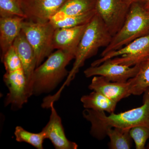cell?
Listing matches in <instances>:
<instances>
[{
	"mask_svg": "<svg viewBox=\"0 0 149 149\" xmlns=\"http://www.w3.org/2000/svg\"><path fill=\"white\" fill-rule=\"evenodd\" d=\"M141 106L119 113H110L90 109L83 110V117L91 124V134L99 140L107 136V130L118 127L130 129L136 126L149 128V88L143 93Z\"/></svg>",
	"mask_w": 149,
	"mask_h": 149,
	"instance_id": "cell-1",
	"label": "cell"
},
{
	"mask_svg": "<svg viewBox=\"0 0 149 149\" xmlns=\"http://www.w3.org/2000/svg\"><path fill=\"white\" fill-rule=\"evenodd\" d=\"M112 36L102 19L97 13L88 22L85 32L77 46L74 61L69 71L64 85H69L74 79L85 61L95 55L99 49L109 45Z\"/></svg>",
	"mask_w": 149,
	"mask_h": 149,
	"instance_id": "cell-2",
	"label": "cell"
},
{
	"mask_svg": "<svg viewBox=\"0 0 149 149\" xmlns=\"http://www.w3.org/2000/svg\"><path fill=\"white\" fill-rule=\"evenodd\" d=\"M74 54L57 50L36 68L32 77V94L39 96L54 90L68 75L66 67L74 59Z\"/></svg>",
	"mask_w": 149,
	"mask_h": 149,
	"instance_id": "cell-3",
	"label": "cell"
},
{
	"mask_svg": "<svg viewBox=\"0 0 149 149\" xmlns=\"http://www.w3.org/2000/svg\"><path fill=\"white\" fill-rule=\"evenodd\" d=\"M142 3H133L122 27L112 37L101 57L123 47L136 39L149 35V12Z\"/></svg>",
	"mask_w": 149,
	"mask_h": 149,
	"instance_id": "cell-4",
	"label": "cell"
},
{
	"mask_svg": "<svg viewBox=\"0 0 149 149\" xmlns=\"http://www.w3.org/2000/svg\"><path fill=\"white\" fill-rule=\"evenodd\" d=\"M55 29L49 21L40 22L25 19L22 22V30L34 49L37 67L52 53L53 38Z\"/></svg>",
	"mask_w": 149,
	"mask_h": 149,
	"instance_id": "cell-5",
	"label": "cell"
},
{
	"mask_svg": "<svg viewBox=\"0 0 149 149\" xmlns=\"http://www.w3.org/2000/svg\"><path fill=\"white\" fill-rule=\"evenodd\" d=\"M149 54V35L140 37L120 48L107 54L93 62L91 66L101 64L106 61L117 64L133 66Z\"/></svg>",
	"mask_w": 149,
	"mask_h": 149,
	"instance_id": "cell-6",
	"label": "cell"
},
{
	"mask_svg": "<svg viewBox=\"0 0 149 149\" xmlns=\"http://www.w3.org/2000/svg\"><path fill=\"white\" fill-rule=\"evenodd\" d=\"M132 3L129 0L96 1V13L102 19L112 37L122 27Z\"/></svg>",
	"mask_w": 149,
	"mask_h": 149,
	"instance_id": "cell-7",
	"label": "cell"
},
{
	"mask_svg": "<svg viewBox=\"0 0 149 149\" xmlns=\"http://www.w3.org/2000/svg\"><path fill=\"white\" fill-rule=\"evenodd\" d=\"M3 79L8 90L5 106L10 105L13 110L20 109L33 95L23 69L6 72Z\"/></svg>",
	"mask_w": 149,
	"mask_h": 149,
	"instance_id": "cell-8",
	"label": "cell"
},
{
	"mask_svg": "<svg viewBox=\"0 0 149 149\" xmlns=\"http://www.w3.org/2000/svg\"><path fill=\"white\" fill-rule=\"evenodd\" d=\"M138 63L133 66L117 64L106 61L97 66H91L84 71L85 77L102 76L107 80L113 82L125 83L134 77L139 70Z\"/></svg>",
	"mask_w": 149,
	"mask_h": 149,
	"instance_id": "cell-9",
	"label": "cell"
},
{
	"mask_svg": "<svg viewBox=\"0 0 149 149\" xmlns=\"http://www.w3.org/2000/svg\"><path fill=\"white\" fill-rule=\"evenodd\" d=\"M67 0H22L26 19L46 22L58 11Z\"/></svg>",
	"mask_w": 149,
	"mask_h": 149,
	"instance_id": "cell-10",
	"label": "cell"
},
{
	"mask_svg": "<svg viewBox=\"0 0 149 149\" xmlns=\"http://www.w3.org/2000/svg\"><path fill=\"white\" fill-rule=\"evenodd\" d=\"M51 104V113L49 120L42 131L46 139H49L56 149H77V143L67 139L62 123L61 118L58 114L53 105Z\"/></svg>",
	"mask_w": 149,
	"mask_h": 149,
	"instance_id": "cell-11",
	"label": "cell"
},
{
	"mask_svg": "<svg viewBox=\"0 0 149 149\" xmlns=\"http://www.w3.org/2000/svg\"><path fill=\"white\" fill-rule=\"evenodd\" d=\"M13 46L18 54L28 85L32 92V77L37 68V61L34 49L22 30L15 40Z\"/></svg>",
	"mask_w": 149,
	"mask_h": 149,
	"instance_id": "cell-12",
	"label": "cell"
},
{
	"mask_svg": "<svg viewBox=\"0 0 149 149\" xmlns=\"http://www.w3.org/2000/svg\"><path fill=\"white\" fill-rule=\"evenodd\" d=\"M88 88L101 93L116 103L131 95L128 81L125 83L111 82L101 76H94Z\"/></svg>",
	"mask_w": 149,
	"mask_h": 149,
	"instance_id": "cell-13",
	"label": "cell"
},
{
	"mask_svg": "<svg viewBox=\"0 0 149 149\" xmlns=\"http://www.w3.org/2000/svg\"><path fill=\"white\" fill-rule=\"evenodd\" d=\"M88 24L69 28L56 29L53 38L54 49L67 51L75 55Z\"/></svg>",
	"mask_w": 149,
	"mask_h": 149,
	"instance_id": "cell-14",
	"label": "cell"
},
{
	"mask_svg": "<svg viewBox=\"0 0 149 149\" xmlns=\"http://www.w3.org/2000/svg\"><path fill=\"white\" fill-rule=\"evenodd\" d=\"M25 19L19 17L0 18V47L1 55L13 45L22 30V22Z\"/></svg>",
	"mask_w": 149,
	"mask_h": 149,
	"instance_id": "cell-15",
	"label": "cell"
},
{
	"mask_svg": "<svg viewBox=\"0 0 149 149\" xmlns=\"http://www.w3.org/2000/svg\"><path fill=\"white\" fill-rule=\"evenodd\" d=\"M138 63L137 74L128 81L130 94L134 95H140L149 88V54Z\"/></svg>",
	"mask_w": 149,
	"mask_h": 149,
	"instance_id": "cell-16",
	"label": "cell"
},
{
	"mask_svg": "<svg viewBox=\"0 0 149 149\" xmlns=\"http://www.w3.org/2000/svg\"><path fill=\"white\" fill-rule=\"evenodd\" d=\"M80 100L85 109L106 111L109 114L114 113L117 104L101 93L95 91L82 96Z\"/></svg>",
	"mask_w": 149,
	"mask_h": 149,
	"instance_id": "cell-17",
	"label": "cell"
},
{
	"mask_svg": "<svg viewBox=\"0 0 149 149\" xmlns=\"http://www.w3.org/2000/svg\"><path fill=\"white\" fill-rule=\"evenodd\" d=\"M97 0H67L52 17L81 15L95 10Z\"/></svg>",
	"mask_w": 149,
	"mask_h": 149,
	"instance_id": "cell-18",
	"label": "cell"
},
{
	"mask_svg": "<svg viewBox=\"0 0 149 149\" xmlns=\"http://www.w3.org/2000/svg\"><path fill=\"white\" fill-rule=\"evenodd\" d=\"M130 129L114 127L107 130V136L110 139L109 146L111 149H129L132 147L133 140L130 134Z\"/></svg>",
	"mask_w": 149,
	"mask_h": 149,
	"instance_id": "cell-19",
	"label": "cell"
},
{
	"mask_svg": "<svg viewBox=\"0 0 149 149\" xmlns=\"http://www.w3.org/2000/svg\"><path fill=\"white\" fill-rule=\"evenodd\" d=\"M95 14L96 11L95 10L81 15L52 17L49 21L56 29L69 28L87 24Z\"/></svg>",
	"mask_w": 149,
	"mask_h": 149,
	"instance_id": "cell-20",
	"label": "cell"
},
{
	"mask_svg": "<svg viewBox=\"0 0 149 149\" xmlns=\"http://www.w3.org/2000/svg\"><path fill=\"white\" fill-rule=\"evenodd\" d=\"M14 135L17 142L27 143L37 149H43V143L46 139L42 131L39 133H32L20 126L15 127Z\"/></svg>",
	"mask_w": 149,
	"mask_h": 149,
	"instance_id": "cell-21",
	"label": "cell"
},
{
	"mask_svg": "<svg viewBox=\"0 0 149 149\" xmlns=\"http://www.w3.org/2000/svg\"><path fill=\"white\" fill-rule=\"evenodd\" d=\"M1 17H19L26 19L22 0H0Z\"/></svg>",
	"mask_w": 149,
	"mask_h": 149,
	"instance_id": "cell-22",
	"label": "cell"
},
{
	"mask_svg": "<svg viewBox=\"0 0 149 149\" xmlns=\"http://www.w3.org/2000/svg\"><path fill=\"white\" fill-rule=\"evenodd\" d=\"M1 58L6 72H11L22 68L21 61L13 45L1 55Z\"/></svg>",
	"mask_w": 149,
	"mask_h": 149,
	"instance_id": "cell-23",
	"label": "cell"
},
{
	"mask_svg": "<svg viewBox=\"0 0 149 149\" xmlns=\"http://www.w3.org/2000/svg\"><path fill=\"white\" fill-rule=\"evenodd\" d=\"M130 134L134 141L136 149H145L149 139V128L146 126H136L130 128Z\"/></svg>",
	"mask_w": 149,
	"mask_h": 149,
	"instance_id": "cell-24",
	"label": "cell"
},
{
	"mask_svg": "<svg viewBox=\"0 0 149 149\" xmlns=\"http://www.w3.org/2000/svg\"><path fill=\"white\" fill-rule=\"evenodd\" d=\"M129 1H130V2L132 3L135 2H144L145 3L148 0H129Z\"/></svg>",
	"mask_w": 149,
	"mask_h": 149,
	"instance_id": "cell-25",
	"label": "cell"
},
{
	"mask_svg": "<svg viewBox=\"0 0 149 149\" xmlns=\"http://www.w3.org/2000/svg\"><path fill=\"white\" fill-rule=\"evenodd\" d=\"M144 6L147 10H149V0L144 3Z\"/></svg>",
	"mask_w": 149,
	"mask_h": 149,
	"instance_id": "cell-26",
	"label": "cell"
},
{
	"mask_svg": "<svg viewBox=\"0 0 149 149\" xmlns=\"http://www.w3.org/2000/svg\"><path fill=\"white\" fill-rule=\"evenodd\" d=\"M146 148L149 149V141L148 145H147V147H146Z\"/></svg>",
	"mask_w": 149,
	"mask_h": 149,
	"instance_id": "cell-27",
	"label": "cell"
},
{
	"mask_svg": "<svg viewBox=\"0 0 149 149\" xmlns=\"http://www.w3.org/2000/svg\"><path fill=\"white\" fill-rule=\"evenodd\" d=\"M148 11H149V10Z\"/></svg>",
	"mask_w": 149,
	"mask_h": 149,
	"instance_id": "cell-28",
	"label": "cell"
}]
</instances>
